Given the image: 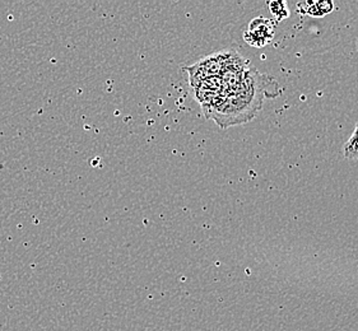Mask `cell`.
Returning <instances> with one entry per match:
<instances>
[{"label":"cell","instance_id":"cell-1","mask_svg":"<svg viewBox=\"0 0 358 331\" xmlns=\"http://www.w3.org/2000/svg\"><path fill=\"white\" fill-rule=\"evenodd\" d=\"M265 77L258 71L246 72L241 84L231 91L222 103L210 111L215 123L221 128H229L232 125L248 123L257 116L264 100ZM209 115V114H208Z\"/></svg>","mask_w":358,"mask_h":331},{"label":"cell","instance_id":"cell-2","mask_svg":"<svg viewBox=\"0 0 358 331\" xmlns=\"http://www.w3.org/2000/svg\"><path fill=\"white\" fill-rule=\"evenodd\" d=\"M274 29H275V24L271 20L255 18L249 24V29L246 31L244 38L251 46L260 47L272 40Z\"/></svg>","mask_w":358,"mask_h":331},{"label":"cell","instance_id":"cell-3","mask_svg":"<svg viewBox=\"0 0 358 331\" xmlns=\"http://www.w3.org/2000/svg\"><path fill=\"white\" fill-rule=\"evenodd\" d=\"M343 156L344 159L358 161V123L356 124L352 137L344 143Z\"/></svg>","mask_w":358,"mask_h":331},{"label":"cell","instance_id":"cell-4","mask_svg":"<svg viewBox=\"0 0 358 331\" xmlns=\"http://www.w3.org/2000/svg\"><path fill=\"white\" fill-rule=\"evenodd\" d=\"M269 7H271L272 15H275L278 21H282L283 18L288 17V9L285 1H273L269 4Z\"/></svg>","mask_w":358,"mask_h":331},{"label":"cell","instance_id":"cell-5","mask_svg":"<svg viewBox=\"0 0 358 331\" xmlns=\"http://www.w3.org/2000/svg\"><path fill=\"white\" fill-rule=\"evenodd\" d=\"M300 9H302L303 13L313 17H322V13L319 10L316 1H308V3H300L299 4Z\"/></svg>","mask_w":358,"mask_h":331},{"label":"cell","instance_id":"cell-6","mask_svg":"<svg viewBox=\"0 0 358 331\" xmlns=\"http://www.w3.org/2000/svg\"><path fill=\"white\" fill-rule=\"evenodd\" d=\"M316 4H317V8H319V10L322 12V15H328V13H330V12L334 9V4H333V1H330V0L316 1Z\"/></svg>","mask_w":358,"mask_h":331},{"label":"cell","instance_id":"cell-7","mask_svg":"<svg viewBox=\"0 0 358 331\" xmlns=\"http://www.w3.org/2000/svg\"><path fill=\"white\" fill-rule=\"evenodd\" d=\"M356 47H357V51H358V38H357V41H356Z\"/></svg>","mask_w":358,"mask_h":331}]
</instances>
